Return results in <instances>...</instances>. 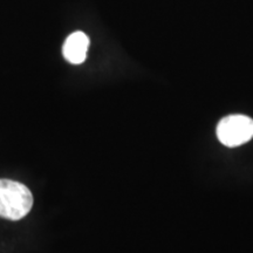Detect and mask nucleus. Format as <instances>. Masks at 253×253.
<instances>
[{
    "mask_svg": "<svg viewBox=\"0 0 253 253\" xmlns=\"http://www.w3.org/2000/svg\"><path fill=\"white\" fill-rule=\"evenodd\" d=\"M217 136L224 145L238 147L253 137V120L245 115H230L217 126Z\"/></svg>",
    "mask_w": 253,
    "mask_h": 253,
    "instance_id": "f03ea898",
    "label": "nucleus"
},
{
    "mask_svg": "<svg viewBox=\"0 0 253 253\" xmlns=\"http://www.w3.org/2000/svg\"><path fill=\"white\" fill-rule=\"evenodd\" d=\"M89 39L84 32H74L66 39L62 47L65 59L73 65H80L86 60Z\"/></svg>",
    "mask_w": 253,
    "mask_h": 253,
    "instance_id": "7ed1b4c3",
    "label": "nucleus"
},
{
    "mask_svg": "<svg viewBox=\"0 0 253 253\" xmlns=\"http://www.w3.org/2000/svg\"><path fill=\"white\" fill-rule=\"evenodd\" d=\"M33 196L27 186L11 179H0V217L19 220L30 212Z\"/></svg>",
    "mask_w": 253,
    "mask_h": 253,
    "instance_id": "f257e3e1",
    "label": "nucleus"
}]
</instances>
